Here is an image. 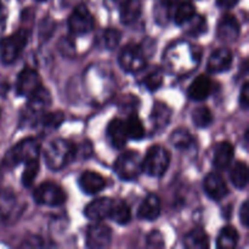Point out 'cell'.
<instances>
[{"label": "cell", "instance_id": "obj_45", "mask_svg": "<svg viewBox=\"0 0 249 249\" xmlns=\"http://www.w3.org/2000/svg\"><path fill=\"white\" fill-rule=\"evenodd\" d=\"M247 143H248V129L246 130V133H245V145L247 146Z\"/></svg>", "mask_w": 249, "mask_h": 249}, {"label": "cell", "instance_id": "obj_16", "mask_svg": "<svg viewBox=\"0 0 249 249\" xmlns=\"http://www.w3.org/2000/svg\"><path fill=\"white\" fill-rule=\"evenodd\" d=\"M78 184H79L82 191L85 192L87 195H96L106 187L107 182L106 179L101 174L88 170V172H84L80 175Z\"/></svg>", "mask_w": 249, "mask_h": 249}, {"label": "cell", "instance_id": "obj_12", "mask_svg": "<svg viewBox=\"0 0 249 249\" xmlns=\"http://www.w3.org/2000/svg\"><path fill=\"white\" fill-rule=\"evenodd\" d=\"M232 53L228 48H219L212 53L207 63L208 72L216 74V73L226 72L231 68L232 65Z\"/></svg>", "mask_w": 249, "mask_h": 249}, {"label": "cell", "instance_id": "obj_41", "mask_svg": "<svg viewBox=\"0 0 249 249\" xmlns=\"http://www.w3.org/2000/svg\"><path fill=\"white\" fill-rule=\"evenodd\" d=\"M240 220L245 228L249 225V202L245 201L240 208Z\"/></svg>", "mask_w": 249, "mask_h": 249}, {"label": "cell", "instance_id": "obj_34", "mask_svg": "<svg viewBox=\"0 0 249 249\" xmlns=\"http://www.w3.org/2000/svg\"><path fill=\"white\" fill-rule=\"evenodd\" d=\"M38 173H39L38 158L26 162V168H24L23 174H22V184H23V186L24 187L32 186V184H33L34 180H36Z\"/></svg>", "mask_w": 249, "mask_h": 249}, {"label": "cell", "instance_id": "obj_36", "mask_svg": "<svg viewBox=\"0 0 249 249\" xmlns=\"http://www.w3.org/2000/svg\"><path fill=\"white\" fill-rule=\"evenodd\" d=\"M122 34L118 29L116 28H107L105 29L104 36H102V39H104V44L108 50H113L118 46V44L121 43Z\"/></svg>", "mask_w": 249, "mask_h": 249}, {"label": "cell", "instance_id": "obj_28", "mask_svg": "<svg viewBox=\"0 0 249 249\" xmlns=\"http://www.w3.org/2000/svg\"><path fill=\"white\" fill-rule=\"evenodd\" d=\"M195 15H196V9H195L194 4L190 1H181L175 7L173 18H174L175 24H178V26H184Z\"/></svg>", "mask_w": 249, "mask_h": 249}, {"label": "cell", "instance_id": "obj_40", "mask_svg": "<svg viewBox=\"0 0 249 249\" xmlns=\"http://www.w3.org/2000/svg\"><path fill=\"white\" fill-rule=\"evenodd\" d=\"M240 105L243 109L248 108V105H249V84H248V82H245V84L242 85V89H241Z\"/></svg>", "mask_w": 249, "mask_h": 249}, {"label": "cell", "instance_id": "obj_2", "mask_svg": "<svg viewBox=\"0 0 249 249\" xmlns=\"http://www.w3.org/2000/svg\"><path fill=\"white\" fill-rule=\"evenodd\" d=\"M40 153V145L34 138H27L12 146L2 158V165L5 168H15L21 163H26L31 160H36Z\"/></svg>", "mask_w": 249, "mask_h": 249}, {"label": "cell", "instance_id": "obj_14", "mask_svg": "<svg viewBox=\"0 0 249 249\" xmlns=\"http://www.w3.org/2000/svg\"><path fill=\"white\" fill-rule=\"evenodd\" d=\"M112 204H113V199L108 198V197L94 199L85 207V216L92 221H101L104 219L109 218Z\"/></svg>", "mask_w": 249, "mask_h": 249}, {"label": "cell", "instance_id": "obj_31", "mask_svg": "<svg viewBox=\"0 0 249 249\" xmlns=\"http://www.w3.org/2000/svg\"><path fill=\"white\" fill-rule=\"evenodd\" d=\"M182 27H185V32H186L189 36H199L202 34H204L208 29L207 27V21L203 16H198V15H195L190 21H187L186 23Z\"/></svg>", "mask_w": 249, "mask_h": 249}, {"label": "cell", "instance_id": "obj_3", "mask_svg": "<svg viewBox=\"0 0 249 249\" xmlns=\"http://www.w3.org/2000/svg\"><path fill=\"white\" fill-rule=\"evenodd\" d=\"M29 38L31 32L21 28L11 36L0 39V61L4 65L14 63L27 46Z\"/></svg>", "mask_w": 249, "mask_h": 249}, {"label": "cell", "instance_id": "obj_46", "mask_svg": "<svg viewBox=\"0 0 249 249\" xmlns=\"http://www.w3.org/2000/svg\"><path fill=\"white\" fill-rule=\"evenodd\" d=\"M36 1H39V2H43V1H46V0H36Z\"/></svg>", "mask_w": 249, "mask_h": 249}, {"label": "cell", "instance_id": "obj_7", "mask_svg": "<svg viewBox=\"0 0 249 249\" xmlns=\"http://www.w3.org/2000/svg\"><path fill=\"white\" fill-rule=\"evenodd\" d=\"M34 201L41 206L60 207L67 201V194L55 182H43L33 192Z\"/></svg>", "mask_w": 249, "mask_h": 249}, {"label": "cell", "instance_id": "obj_5", "mask_svg": "<svg viewBox=\"0 0 249 249\" xmlns=\"http://www.w3.org/2000/svg\"><path fill=\"white\" fill-rule=\"evenodd\" d=\"M114 172L119 179L133 181L142 173V157L138 151L123 152L114 163Z\"/></svg>", "mask_w": 249, "mask_h": 249}, {"label": "cell", "instance_id": "obj_18", "mask_svg": "<svg viewBox=\"0 0 249 249\" xmlns=\"http://www.w3.org/2000/svg\"><path fill=\"white\" fill-rule=\"evenodd\" d=\"M160 199L157 195L150 194L142 202L138 209V218L140 220L155 221L160 218Z\"/></svg>", "mask_w": 249, "mask_h": 249}, {"label": "cell", "instance_id": "obj_42", "mask_svg": "<svg viewBox=\"0 0 249 249\" xmlns=\"http://www.w3.org/2000/svg\"><path fill=\"white\" fill-rule=\"evenodd\" d=\"M237 2L238 0H216V5L221 9H232Z\"/></svg>", "mask_w": 249, "mask_h": 249}, {"label": "cell", "instance_id": "obj_19", "mask_svg": "<svg viewBox=\"0 0 249 249\" xmlns=\"http://www.w3.org/2000/svg\"><path fill=\"white\" fill-rule=\"evenodd\" d=\"M51 101L53 99H51L50 91L43 85H40L33 94L28 96L27 108L32 114H41L48 107H50Z\"/></svg>", "mask_w": 249, "mask_h": 249}, {"label": "cell", "instance_id": "obj_35", "mask_svg": "<svg viewBox=\"0 0 249 249\" xmlns=\"http://www.w3.org/2000/svg\"><path fill=\"white\" fill-rule=\"evenodd\" d=\"M65 121V114L62 112H50V113H41L39 123L45 129H56Z\"/></svg>", "mask_w": 249, "mask_h": 249}, {"label": "cell", "instance_id": "obj_44", "mask_svg": "<svg viewBox=\"0 0 249 249\" xmlns=\"http://www.w3.org/2000/svg\"><path fill=\"white\" fill-rule=\"evenodd\" d=\"M231 209H232V207L231 206H228L225 209H224V213H223V216L225 219H230L231 218Z\"/></svg>", "mask_w": 249, "mask_h": 249}, {"label": "cell", "instance_id": "obj_32", "mask_svg": "<svg viewBox=\"0 0 249 249\" xmlns=\"http://www.w3.org/2000/svg\"><path fill=\"white\" fill-rule=\"evenodd\" d=\"M192 122L197 128H207L213 123V113L206 106H199L192 112Z\"/></svg>", "mask_w": 249, "mask_h": 249}, {"label": "cell", "instance_id": "obj_29", "mask_svg": "<svg viewBox=\"0 0 249 249\" xmlns=\"http://www.w3.org/2000/svg\"><path fill=\"white\" fill-rule=\"evenodd\" d=\"M170 141L178 150H190L195 145L194 138L190 134V131L185 128H179L173 131L170 136Z\"/></svg>", "mask_w": 249, "mask_h": 249}, {"label": "cell", "instance_id": "obj_17", "mask_svg": "<svg viewBox=\"0 0 249 249\" xmlns=\"http://www.w3.org/2000/svg\"><path fill=\"white\" fill-rule=\"evenodd\" d=\"M212 91H213V82L211 80V78L202 74L195 78V80L189 87L187 95L191 100L199 102L208 99Z\"/></svg>", "mask_w": 249, "mask_h": 249}, {"label": "cell", "instance_id": "obj_11", "mask_svg": "<svg viewBox=\"0 0 249 249\" xmlns=\"http://www.w3.org/2000/svg\"><path fill=\"white\" fill-rule=\"evenodd\" d=\"M240 33V23L233 15L226 14L219 19L218 27H216V36L220 40L230 43V41L236 40Z\"/></svg>", "mask_w": 249, "mask_h": 249}, {"label": "cell", "instance_id": "obj_38", "mask_svg": "<svg viewBox=\"0 0 249 249\" xmlns=\"http://www.w3.org/2000/svg\"><path fill=\"white\" fill-rule=\"evenodd\" d=\"M147 247L150 248H162L164 247V240L162 233L158 230L152 231L147 237Z\"/></svg>", "mask_w": 249, "mask_h": 249}, {"label": "cell", "instance_id": "obj_20", "mask_svg": "<svg viewBox=\"0 0 249 249\" xmlns=\"http://www.w3.org/2000/svg\"><path fill=\"white\" fill-rule=\"evenodd\" d=\"M235 155V148L229 141L218 143L214 151L213 165L218 170H226L231 165Z\"/></svg>", "mask_w": 249, "mask_h": 249}, {"label": "cell", "instance_id": "obj_24", "mask_svg": "<svg viewBox=\"0 0 249 249\" xmlns=\"http://www.w3.org/2000/svg\"><path fill=\"white\" fill-rule=\"evenodd\" d=\"M240 235L233 226H225L219 232L216 238V247L219 249H233L237 246Z\"/></svg>", "mask_w": 249, "mask_h": 249}, {"label": "cell", "instance_id": "obj_10", "mask_svg": "<svg viewBox=\"0 0 249 249\" xmlns=\"http://www.w3.org/2000/svg\"><path fill=\"white\" fill-rule=\"evenodd\" d=\"M112 242L111 229L104 224H94L87 230V246L94 249L107 248Z\"/></svg>", "mask_w": 249, "mask_h": 249}, {"label": "cell", "instance_id": "obj_21", "mask_svg": "<svg viewBox=\"0 0 249 249\" xmlns=\"http://www.w3.org/2000/svg\"><path fill=\"white\" fill-rule=\"evenodd\" d=\"M172 108L164 102H156L151 112V121L156 129H164L172 119Z\"/></svg>", "mask_w": 249, "mask_h": 249}, {"label": "cell", "instance_id": "obj_48", "mask_svg": "<svg viewBox=\"0 0 249 249\" xmlns=\"http://www.w3.org/2000/svg\"><path fill=\"white\" fill-rule=\"evenodd\" d=\"M0 177H1V174H0Z\"/></svg>", "mask_w": 249, "mask_h": 249}, {"label": "cell", "instance_id": "obj_47", "mask_svg": "<svg viewBox=\"0 0 249 249\" xmlns=\"http://www.w3.org/2000/svg\"><path fill=\"white\" fill-rule=\"evenodd\" d=\"M0 116H1V109H0Z\"/></svg>", "mask_w": 249, "mask_h": 249}, {"label": "cell", "instance_id": "obj_23", "mask_svg": "<svg viewBox=\"0 0 249 249\" xmlns=\"http://www.w3.org/2000/svg\"><path fill=\"white\" fill-rule=\"evenodd\" d=\"M184 246L189 249H207L209 237L202 229H194L184 237Z\"/></svg>", "mask_w": 249, "mask_h": 249}, {"label": "cell", "instance_id": "obj_13", "mask_svg": "<svg viewBox=\"0 0 249 249\" xmlns=\"http://www.w3.org/2000/svg\"><path fill=\"white\" fill-rule=\"evenodd\" d=\"M203 187L207 196L213 201H221L229 195L228 185L224 181L223 178L216 173H211L207 175L203 182Z\"/></svg>", "mask_w": 249, "mask_h": 249}, {"label": "cell", "instance_id": "obj_43", "mask_svg": "<svg viewBox=\"0 0 249 249\" xmlns=\"http://www.w3.org/2000/svg\"><path fill=\"white\" fill-rule=\"evenodd\" d=\"M4 22H5V11H4V6H2V2L0 0V31L4 27Z\"/></svg>", "mask_w": 249, "mask_h": 249}, {"label": "cell", "instance_id": "obj_25", "mask_svg": "<svg viewBox=\"0 0 249 249\" xmlns=\"http://www.w3.org/2000/svg\"><path fill=\"white\" fill-rule=\"evenodd\" d=\"M109 218L119 225H126L131 220L130 207L124 201H113Z\"/></svg>", "mask_w": 249, "mask_h": 249}, {"label": "cell", "instance_id": "obj_6", "mask_svg": "<svg viewBox=\"0 0 249 249\" xmlns=\"http://www.w3.org/2000/svg\"><path fill=\"white\" fill-rule=\"evenodd\" d=\"M119 65L126 73L136 74L142 72L147 65V57L142 46L136 44H128L119 53Z\"/></svg>", "mask_w": 249, "mask_h": 249}, {"label": "cell", "instance_id": "obj_39", "mask_svg": "<svg viewBox=\"0 0 249 249\" xmlns=\"http://www.w3.org/2000/svg\"><path fill=\"white\" fill-rule=\"evenodd\" d=\"M55 27H56L55 22H53L51 18L43 19V21H41V24H40V31H39V34H40L41 38L48 39L49 36L53 34Z\"/></svg>", "mask_w": 249, "mask_h": 249}, {"label": "cell", "instance_id": "obj_15", "mask_svg": "<svg viewBox=\"0 0 249 249\" xmlns=\"http://www.w3.org/2000/svg\"><path fill=\"white\" fill-rule=\"evenodd\" d=\"M106 134L111 146L116 150H122L126 145V141L129 140L125 123L119 118H114L109 122L106 129Z\"/></svg>", "mask_w": 249, "mask_h": 249}, {"label": "cell", "instance_id": "obj_22", "mask_svg": "<svg viewBox=\"0 0 249 249\" xmlns=\"http://www.w3.org/2000/svg\"><path fill=\"white\" fill-rule=\"evenodd\" d=\"M141 10L142 6L140 0H123L121 6V22L126 26L134 23L140 17Z\"/></svg>", "mask_w": 249, "mask_h": 249}, {"label": "cell", "instance_id": "obj_1", "mask_svg": "<svg viewBox=\"0 0 249 249\" xmlns=\"http://www.w3.org/2000/svg\"><path fill=\"white\" fill-rule=\"evenodd\" d=\"M44 160L51 170L58 172L74 160V145L63 139H56L45 147Z\"/></svg>", "mask_w": 249, "mask_h": 249}, {"label": "cell", "instance_id": "obj_27", "mask_svg": "<svg viewBox=\"0 0 249 249\" xmlns=\"http://www.w3.org/2000/svg\"><path fill=\"white\" fill-rule=\"evenodd\" d=\"M124 123H125L128 139L134 141H139L145 138V126H143L141 119L135 113L130 114L128 117V119L124 121Z\"/></svg>", "mask_w": 249, "mask_h": 249}, {"label": "cell", "instance_id": "obj_33", "mask_svg": "<svg viewBox=\"0 0 249 249\" xmlns=\"http://www.w3.org/2000/svg\"><path fill=\"white\" fill-rule=\"evenodd\" d=\"M143 87L148 90V91H156L157 89H160L162 87L163 83V74L158 68H153L150 70L145 74V77L141 80Z\"/></svg>", "mask_w": 249, "mask_h": 249}, {"label": "cell", "instance_id": "obj_30", "mask_svg": "<svg viewBox=\"0 0 249 249\" xmlns=\"http://www.w3.org/2000/svg\"><path fill=\"white\" fill-rule=\"evenodd\" d=\"M16 206V198L9 190L0 191V221H5L10 218Z\"/></svg>", "mask_w": 249, "mask_h": 249}, {"label": "cell", "instance_id": "obj_26", "mask_svg": "<svg viewBox=\"0 0 249 249\" xmlns=\"http://www.w3.org/2000/svg\"><path fill=\"white\" fill-rule=\"evenodd\" d=\"M230 180L236 189H246L248 184V167L245 162H236L230 172Z\"/></svg>", "mask_w": 249, "mask_h": 249}, {"label": "cell", "instance_id": "obj_8", "mask_svg": "<svg viewBox=\"0 0 249 249\" xmlns=\"http://www.w3.org/2000/svg\"><path fill=\"white\" fill-rule=\"evenodd\" d=\"M94 17L85 5H78L68 18V28L72 34L83 36L94 29Z\"/></svg>", "mask_w": 249, "mask_h": 249}, {"label": "cell", "instance_id": "obj_37", "mask_svg": "<svg viewBox=\"0 0 249 249\" xmlns=\"http://www.w3.org/2000/svg\"><path fill=\"white\" fill-rule=\"evenodd\" d=\"M92 153V146L89 141H83L79 145H74V160H85Z\"/></svg>", "mask_w": 249, "mask_h": 249}, {"label": "cell", "instance_id": "obj_9", "mask_svg": "<svg viewBox=\"0 0 249 249\" xmlns=\"http://www.w3.org/2000/svg\"><path fill=\"white\" fill-rule=\"evenodd\" d=\"M41 85L40 75L33 68L26 67L19 72L16 80V92L18 96H27L33 94Z\"/></svg>", "mask_w": 249, "mask_h": 249}, {"label": "cell", "instance_id": "obj_4", "mask_svg": "<svg viewBox=\"0 0 249 249\" xmlns=\"http://www.w3.org/2000/svg\"><path fill=\"white\" fill-rule=\"evenodd\" d=\"M170 164V156L164 147L155 145L148 148L142 158V172L148 177L160 178L165 174Z\"/></svg>", "mask_w": 249, "mask_h": 249}]
</instances>
